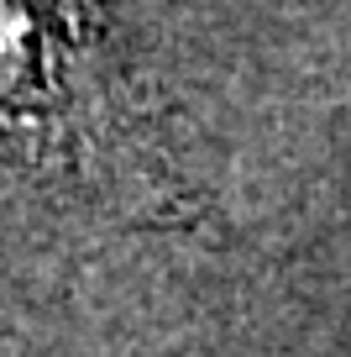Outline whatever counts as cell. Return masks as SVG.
Listing matches in <instances>:
<instances>
[{"label": "cell", "instance_id": "cell-1", "mask_svg": "<svg viewBox=\"0 0 351 357\" xmlns=\"http://www.w3.org/2000/svg\"><path fill=\"white\" fill-rule=\"evenodd\" d=\"M0 205L74 247L205 226L173 105L105 0H0Z\"/></svg>", "mask_w": 351, "mask_h": 357}]
</instances>
